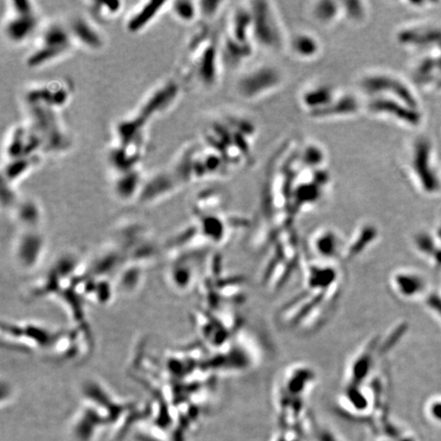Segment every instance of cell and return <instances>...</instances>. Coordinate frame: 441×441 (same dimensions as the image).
I'll use <instances>...</instances> for the list:
<instances>
[{"label": "cell", "instance_id": "cell-1", "mask_svg": "<svg viewBox=\"0 0 441 441\" xmlns=\"http://www.w3.org/2000/svg\"><path fill=\"white\" fill-rule=\"evenodd\" d=\"M407 174L414 187L427 197L441 194V162L433 139L419 134L410 142L406 159Z\"/></svg>", "mask_w": 441, "mask_h": 441}, {"label": "cell", "instance_id": "cell-2", "mask_svg": "<svg viewBox=\"0 0 441 441\" xmlns=\"http://www.w3.org/2000/svg\"><path fill=\"white\" fill-rule=\"evenodd\" d=\"M358 84L365 98H393L422 107L418 92L413 83L403 79L397 74L381 70L367 72L359 79Z\"/></svg>", "mask_w": 441, "mask_h": 441}, {"label": "cell", "instance_id": "cell-3", "mask_svg": "<svg viewBox=\"0 0 441 441\" xmlns=\"http://www.w3.org/2000/svg\"><path fill=\"white\" fill-rule=\"evenodd\" d=\"M249 8L252 16V32L254 44L268 51H280L287 48L283 27L277 10L270 2H251Z\"/></svg>", "mask_w": 441, "mask_h": 441}, {"label": "cell", "instance_id": "cell-4", "mask_svg": "<svg viewBox=\"0 0 441 441\" xmlns=\"http://www.w3.org/2000/svg\"><path fill=\"white\" fill-rule=\"evenodd\" d=\"M365 110L370 116L390 121L407 129H418L424 122L422 107L393 98H365Z\"/></svg>", "mask_w": 441, "mask_h": 441}, {"label": "cell", "instance_id": "cell-5", "mask_svg": "<svg viewBox=\"0 0 441 441\" xmlns=\"http://www.w3.org/2000/svg\"><path fill=\"white\" fill-rule=\"evenodd\" d=\"M30 108L29 124L39 134L43 149L58 151L67 148L69 137L61 124L56 110L43 104H28Z\"/></svg>", "mask_w": 441, "mask_h": 441}, {"label": "cell", "instance_id": "cell-6", "mask_svg": "<svg viewBox=\"0 0 441 441\" xmlns=\"http://www.w3.org/2000/svg\"><path fill=\"white\" fill-rule=\"evenodd\" d=\"M283 81V73L277 67L261 65L243 74L236 84V91L243 99H262V97L277 91Z\"/></svg>", "mask_w": 441, "mask_h": 441}, {"label": "cell", "instance_id": "cell-7", "mask_svg": "<svg viewBox=\"0 0 441 441\" xmlns=\"http://www.w3.org/2000/svg\"><path fill=\"white\" fill-rule=\"evenodd\" d=\"M396 42L402 48L421 54L441 46V24L435 22H416L399 28Z\"/></svg>", "mask_w": 441, "mask_h": 441}, {"label": "cell", "instance_id": "cell-8", "mask_svg": "<svg viewBox=\"0 0 441 441\" xmlns=\"http://www.w3.org/2000/svg\"><path fill=\"white\" fill-rule=\"evenodd\" d=\"M411 73L416 88L429 93H441V46L416 55Z\"/></svg>", "mask_w": 441, "mask_h": 441}, {"label": "cell", "instance_id": "cell-9", "mask_svg": "<svg viewBox=\"0 0 441 441\" xmlns=\"http://www.w3.org/2000/svg\"><path fill=\"white\" fill-rule=\"evenodd\" d=\"M180 95V83L174 79L165 80L147 95L137 113L149 121L171 109L179 99Z\"/></svg>", "mask_w": 441, "mask_h": 441}, {"label": "cell", "instance_id": "cell-10", "mask_svg": "<svg viewBox=\"0 0 441 441\" xmlns=\"http://www.w3.org/2000/svg\"><path fill=\"white\" fill-rule=\"evenodd\" d=\"M73 86L66 80H52L32 86L24 92L27 104H43L54 109L65 106L72 94Z\"/></svg>", "mask_w": 441, "mask_h": 441}, {"label": "cell", "instance_id": "cell-11", "mask_svg": "<svg viewBox=\"0 0 441 441\" xmlns=\"http://www.w3.org/2000/svg\"><path fill=\"white\" fill-rule=\"evenodd\" d=\"M66 24L75 45L91 51H98L104 47L105 37L98 24L89 16L74 15Z\"/></svg>", "mask_w": 441, "mask_h": 441}, {"label": "cell", "instance_id": "cell-12", "mask_svg": "<svg viewBox=\"0 0 441 441\" xmlns=\"http://www.w3.org/2000/svg\"><path fill=\"white\" fill-rule=\"evenodd\" d=\"M39 149H43V141L30 124L16 126L9 133L5 144L7 159L37 154Z\"/></svg>", "mask_w": 441, "mask_h": 441}, {"label": "cell", "instance_id": "cell-13", "mask_svg": "<svg viewBox=\"0 0 441 441\" xmlns=\"http://www.w3.org/2000/svg\"><path fill=\"white\" fill-rule=\"evenodd\" d=\"M362 110H365V100L361 96L354 93L339 92L332 103L310 117L316 120L346 119L358 116Z\"/></svg>", "mask_w": 441, "mask_h": 441}, {"label": "cell", "instance_id": "cell-14", "mask_svg": "<svg viewBox=\"0 0 441 441\" xmlns=\"http://www.w3.org/2000/svg\"><path fill=\"white\" fill-rule=\"evenodd\" d=\"M182 184L171 171L156 172L148 179L143 180L137 199L140 202H152L172 194Z\"/></svg>", "mask_w": 441, "mask_h": 441}, {"label": "cell", "instance_id": "cell-15", "mask_svg": "<svg viewBox=\"0 0 441 441\" xmlns=\"http://www.w3.org/2000/svg\"><path fill=\"white\" fill-rule=\"evenodd\" d=\"M38 26L37 14L23 15L8 11L3 24V34L10 43L22 44L37 32Z\"/></svg>", "mask_w": 441, "mask_h": 441}, {"label": "cell", "instance_id": "cell-16", "mask_svg": "<svg viewBox=\"0 0 441 441\" xmlns=\"http://www.w3.org/2000/svg\"><path fill=\"white\" fill-rule=\"evenodd\" d=\"M168 5V1H146L138 4L126 19V30L131 34L145 30Z\"/></svg>", "mask_w": 441, "mask_h": 441}, {"label": "cell", "instance_id": "cell-17", "mask_svg": "<svg viewBox=\"0 0 441 441\" xmlns=\"http://www.w3.org/2000/svg\"><path fill=\"white\" fill-rule=\"evenodd\" d=\"M338 93L333 86L328 84L313 85L302 91L300 103L311 116L332 103Z\"/></svg>", "mask_w": 441, "mask_h": 441}, {"label": "cell", "instance_id": "cell-18", "mask_svg": "<svg viewBox=\"0 0 441 441\" xmlns=\"http://www.w3.org/2000/svg\"><path fill=\"white\" fill-rule=\"evenodd\" d=\"M290 52L300 60H312L321 54L322 45L317 37L309 32H299L288 39Z\"/></svg>", "mask_w": 441, "mask_h": 441}, {"label": "cell", "instance_id": "cell-19", "mask_svg": "<svg viewBox=\"0 0 441 441\" xmlns=\"http://www.w3.org/2000/svg\"><path fill=\"white\" fill-rule=\"evenodd\" d=\"M142 183L143 178L137 168L122 172L118 173L114 180V193L121 200H130L133 197L137 198Z\"/></svg>", "mask_w": 441, "mask_h": 441}, {"label": "cell", "instance_id": "cell-20", "mask_svg": "<svg viewBox=\"0 0 441 441\" xmlns=\"http://www.w3.org/2000/svg\"><path fill=\"white\" fill-rule=\"evenodd\" d=\"M40 163L41 155L39 153L7 159V163L2 168V179L14 185L16 182L27 176Z\"/></svg>", "mask_w": 441, "mask_h": 441}, {"label": "cell", "instance_id": "cell-21", "mask_svg": "<svg viewBox=\"0 0 441 441\" xmlns=\"http://www.w3.org/2000/svg\"><path fill=\"white\" fill-rule=\"evenodd\" d=\"M72 50H69V49L35 45V47L28 53L26 59H24V64L31 69L42 68L59 60L60 58H64Z\"/></svg>", "mask_w": 441, "mask_h": 441}, {"label": "cell", "instance_id": "cell-22", "mask_svg": "<svg viewBox=\"0 0 441 441\" xmlns=\"http://www.w3.org/2000/svg\"><path fill=\"white\" fill-rule=\"evenodd\" d=\"M313 19L323 27L333 26L339 20L343 19L341 2L337 1H317L311 8Z\"/></svg>", "mask_w": 441, "mask_h": 441}, {"label": "cell", "instance_id": "cell-23", "mask_svg": "<svg viewBox=\"0 0 441 441\" xmlns=\"http://www.w3.org/2000/svg\"><path fill=\"white\" fill-rule=\"evenodd\" d=\"M394 285L404 297L418 296L426 288L425 280L418 274L398 273L394 276Z\"/></svg>", "mask_w": 441, "mask_h": 441}, {"label": "cell", "instance_id": "cell-24", "mask_svg": "<svg viewBox=\"0 0 441 441\" xmlns=\"http://www.w3.org/2000/svg\"><path fill=\"white\" fill-rule=\"evenodd\" d=\"M87 7L89 11V17L94 20L97 24L107 23L118 18L121 12L124 9V2H97L89 1L87 2Z\"/></svg>", "mask_w": 441, "mask_h": 441}, {"label": "cell", "instance_id": "cell-25", "mask_svg": "<svg viewBox=\"0 0 441 441\" xmlns=\"http://www.w3.org/2000/svg\"><path fill=\"white\" fill-rule=\"evenodd\" d=\"M168 8L172 11L174 18L184 24L193 23L199 17L198 3L196 1H188V0L172 1L169 2Z\"/></svg>", "mask_w": 441, "mask_h": 441}, {"label": "cell", "instance_id": "cell-26", "mask_svg": "<svg viewBox=\"0 0 441 441\" xmlns=\"http://www.w3.org/2000/svg\"><path fill=\"white\" fill-rule=\"evenodd\" d=\"M315 244L317 250L321 254L333 256L336 254L339 246V238L333 231L327 230L318 234Z\"/></svg>", "mask_w": 441, "mask_h": 441}, {"label": "cell", "instance_id": "cell-27", "mask_svg": "<svg viewBox=\"0 0 441 441\" xmlns=\"http://www.w3.org/2000/svg\"><path fill=\"white\" fill-rule=\"evenodd\" d=\"M343 19L353 24L364 23L368 18L367 3L357 1H344L341 2Z\"/></svg>", "mask_w": 441, "mask_h": 441}, {"label": "cell", "instance_id": "cell-28", "mask_svg": "<svg viewBox=\"0 0 441 441\" xmlns=\"http://www.w3.org/2000/svg\"><path fill=\"white\" fill-rule=\"evenodd\" d=\"M18 216L23 224L27 225H36L38 223V219L40 216L39 206L34 200L27 199L24 201L19 202L17 205Z\"/></svg>", "mask_w": 441, "mask_h": 441}, {"label": "cell", "instance_id": "cell-29", "mask_svg": "<svg viewBox=\"0 0 441 441\" xmlns=\"http://www.w3.org/2000/svg\"><path fill=\"white\" fill-rule=\"evenodd\" d=\"M325 153L320 146L316 144H309L304 146V150L302 151V164L308 166L312 169L318 168L325 162Z\"/></svg>", "mask_w": 441, "mask_h": 441}, {"label": "cell", "instance_id": "cell-30", "mask_svg": "<svg viewBox=\"0 0 441 441\" xmlns=\"http://www.w3.org/2000/svg\"><path fill=\"white\" fill-rule=\"evenodd\" d=\"M197 3L199 9V17L207 20L215 18V16L220 11V6L224 4V2L219 1H197Z\"/></svg>", "mask_w": 441, "mask_h": 441}, {"label": "cell", "instance_id": "cell-31", "mask_svg": "<svg viewBox=\"0 0 441 441\" xmlns=\"http://www.w3.org/2000/svg\"><path fill=\"white\" fill-rule=\"evenodd\" d=\"M431 414L436 419L441 420V400H436L431 404Z\"/></svg>", "mask_w": 441, "mask_h": 441}]
</instances>
